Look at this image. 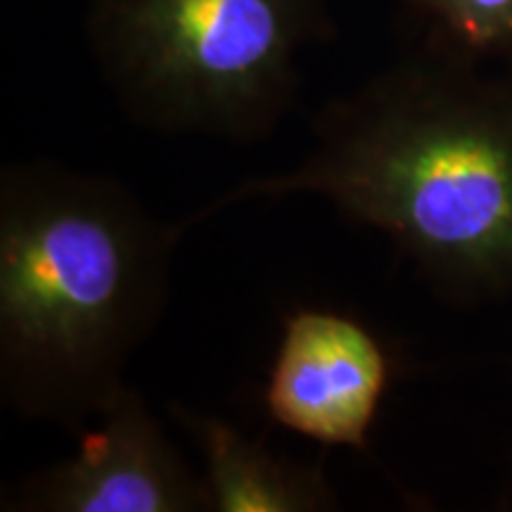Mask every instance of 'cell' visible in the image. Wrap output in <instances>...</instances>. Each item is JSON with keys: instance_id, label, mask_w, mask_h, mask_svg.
<instances>
[{"instance_id": "obj_3", "label": "cell", "mask_w": 512, "mask_h": 512, "mask_svg": "<svg viewBox=\"0 0 512 512\" xmlns=\"http://www.w3.org/2000/svg\"><path fill=\"white\" fill-rule=\"evenodd\" d=\"M83 27L128 119L235 145L273 136L335 36L328 0H86Z\"/></svg>"}, {"instance_id": "obj_4", "label": "cell", "mask_w": 512, "mask_h": 512, "mask_svg": "<svg viewBox=\"0 0 512 512\" xmlns=\"http://www.w3.org/2000/svg\"><path fill=\"white\" fill-rule=\"evenodd\" d=\"M60 463L31 472L3 496L10 512H211L202 472L178 451L138 389L126 387L76 434Z\"/></svg>"}, {"instance_id": "obj_6", "label": "cell", "mask_w": 512, "mask_h": 512, "mask_svg": "<svg viewBox=\"0 0 512 512\" xmlns=\"http://www.w3.org/2000/svg\"><path fill=\"white\" fill-rule=\"evenodd\" d=\"M202 453L211 512H330L339 508L335 486L320 465L275 453L219 415L171 408Z\"/></svg>"}, {"instance_id": "obj_7", "label": "cell", "mask_w": 512, "mask_h": 512, "mask_svg": "<svg viewBox=\"0 0 512 512\" xmlns=\"http://www.w3.org/2000/svg\"><path fill=\"white\" fill-rule=\"evenodd\" d=\"M422 53L479 64L512 60V0H401Z\"/></svg>"}, {"instance_id": "obj_5", "label": "cell", "mask_w": 512, "mask_h": 512, "mask_svg": "<svg viewBox=\"0 0 512 512\" xmlns=\"http://www.w3.org/2000/svg\"><path fill=\"white\" fill-rule=\"evenodd\" d=\"M392 358L349 313L297 306L283 318L268 368L264 406L283 430L328 448L370 451Z\"/></svg>"}, {"instance_id": "obj_1", "label": "cell", "mask_w": 512, "mask_h": 512, "mask_svg": "<svg viewBox=\"0 0 512 512\" xmlns=\"http://www.w3.org/2000/svg\"><path fill=\"white\" fill-rule=\"evenodd\" d=\"M294 169L252 176L178 221L311 195L387 235L460 299L512 294V81L415 50L311 121Z\"/></svg>"}, {"instance_id": "obj_2", "label": "cell", "mask_w": 512, "mask_h": 512, "mask_svg": "<svg viewBox=\"0 0 512 512\" xmlns=\"http://www.w3.org/2000/svg\"><path fill=\"white\" fill-rule=\"evenodd\" d=\"M178 221L117 178L31 159L0 171V396L76 437L128 387L171 299Z\"/></svg>"}]
</instances>
